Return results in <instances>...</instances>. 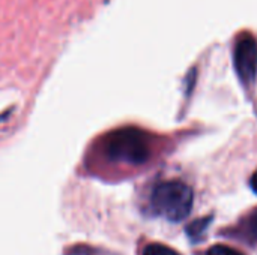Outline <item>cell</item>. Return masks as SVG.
Here are the masks:
<instances>
[{"label":"cell","instance_id":"obj_5","mask_svg":"<svg viewBox=\"0 0 257 255\" xmlns=\"http://www.w3.org/2000/svg\"><path fill=\"white\" fill-rule=\"evenodd\" d=\"M142 255H181L178 251H175L173 248L163 245V243H149Z\"/></svg>","mask_w":257,"mask_h":255},{"label":"cell","instance_id":"obj_8","mask_svg":"<svg viewBox=\"0 0 257 255\" xmlns=\"http://www.w3.org/2000/svg\"><path fill=\"white\" fill-rule=\"evenodd\" d=\"M250 186H251V189L254 191L257 194V170H256V173L251 176V180H250Z\"/></svg>","mask_w":257,"mask_h":255},{"label":"cell","instance_id":"obj_4","mask_svg":"<svg viewBox=\"0 0 257 255\" xmlns=\"http://www.w3.org/2000/svg\"><path fill=\"white\" fill-rule=\"evenodd\" d=\"M211 219H212L211 216H206V218H203V219H197V221H194L193 224H190L188 228H187V233H188L190 239L194 240V242L199 240V239L203 236L205 230L208 228Z\"/></svg>","mask_w":257,"mask_h":255},{"label":"cell","instance_id":"obj_6","mask_svg":"<svg viewBox=\"0 0 257 255\" xmlns=\"http://www.w3.org/2000/svg\"><path fill=\"white\" fill-rule=\"evenodd\" d=\"M208 255H244L241 251L230 248L227 245H214L209 251Z\"/></svg>","mask_w":257,"mask_h":255},{"label":"cell","instance_id":"obj_1","mask_svg":"<svg viewBox=\"0 0 257 255\" xmlns=\"http://www.w3.org/2000/svg\"><path fill=\"white\" fill-rule=\"evenodd\" d=\"M194 203L193 189L179 180H167L158 183L151 194L152 210L170 222L184 221Z\"/></svg>","mask_w":257,"mask_h":255},{"label":"cell","instance_id":"obj_7","mask_svg":"<svg viewBox=\"0 0 257 255\" xmlns=\"http://www.w3.org/2000/svg\"><path fill=\"white\" fill-rule=\"evenodd\" d=\"M247 231L248 236L257 242V210H254V213L247 219Z\"/></svg>","mask_w":257,"mask_h":255},{"label":"cell","instance_id":"obj_2","mask_svg":"<svg viewBox=\"0 0 257 255\" xmlns=\"http://www.w3.org/2000/svg\"><path fill=\"white\" fill-rule=\"evenodd\" d=\"M104 152L113 162L142 165L151 158V143L146 132L137 128H122L107 135Z\"/></svg>","mask_w":257,"mask_h":255},{"label":"cell","instance_id":"obj_3","mask_svg":"<svg viewBox=\"0 0 257 255\" xmlns=\"http://www.w3.org/2000/svg\"><path fill=\"white\" fill-rule=\"evenodd\" d=\"M235 69L244 84H251L257 75V41L251 35L238 38L233 50Z\"/></svg>","mask_w":257,"mask_h":255}]
</instances>
